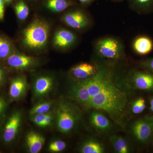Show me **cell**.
<instances>
[{"instance_id": "obj_3", "label": "cell", "mask_w": 153, "mask_h": 153, "mask_svg": "<svg viewBox=\"0 0 153 153\" xmlns=\"http://www.w3.org/2000/svg\"><path fill=\"white\" fill-rule=\"evenodd\" d=\"M49 31V25L47 22L36 18L23 31L22 44L31 51H42L48 44Z\"/></svg>"}, {"instance_id": "obj_26", "label": "cell", "mask_w": 153, "mask_h": 153, "mask_svg": "<svg viewBox=\"0 0 153 153\" xmlns=\"http://www.w3.org/2000/svg\"><path fill=\"white\" fill-rule=\"evenodd\" d=\"M66 144L64 141L56 140L51 142L48 147V151L51 153H59L66 149Z\"/></svg>"}, {"instance_id": "obj_17", "label": "cell", "mask_w": 153, "mask_h": 153, "mask_svg": "<svg viewBox=\"0 0 153 153\" xmlns=\"http://www.w3.org/2000/svg\"><path fill=\"white\" fill-rule=\"evenodd\" d=\"M129 7L139 15H146L153 12V0H127Z\"/></svg>"}, {"instance_id": "obj_31", "label": "cell", "mask_w": 153, "mask_h": 153, "mask_svg": "<svg viewBox=\"0 0 153 153\" xmlns=\"http://www.w3.org/2000/svg\"><path fill=\"white\" fill-rule=\"evenodd\" d=\"M4 1L0 0V20H2L4 16Z\"/></svg>"}, {"instance_id": "obj_21", "label": "cell", "mask_w": 153, "mask_h": 153, "mask_svg": "<svg viewBox=\"0 0 153 153\" xmlns=\"http://www.w3.org/2000/svg\"><path fill=\"white\" fill-rule=\"evenodd\" d=\"M57 102L54 100L47 99L35 103L29 111V115L45 114L49 112L55 108Z\"/></svg>"}, {"instance_id": "obj_15", "label": "cell", "mask_w": 153, "mask_h": 153, "mask_svg": "<svg viewBox=\"0 0 153 153\" xmlns=\"http://www.w3.org/2000/svg\"><path fill=\"white\" fill-rule=\"evenodd\" d=\"M89 121L92 127L101 132L108 131L112 127L110 121L100 111H94L91 113Z\"/></svg>"}, {"instance_id": "obj_12", "label": "cell", "mask_w": 153, "mask_h": 153, "mask_svg": "<svg viewBox=\"0 0 153 153\" xmlns=\"http://www.w3.org/2000/svg\"><path fill=\"white\" fill-rule=\"evenodd\" d=\"M77 40L75 33L67 29H60L55 32L52 42L56 48L66 50L74 47Z\"/></svg>"}, {"instance_id": "obj_4", "label": "cell", "mask_w": 153, "mask_h": 153, "mask_svg": "<svg viewBox=\"0 0 153 153\" xmlns=\"http://www.w3.org/2000/svg\"><path fill=\"white\" fill-rule=\"evenodd\" d=\"M24 117L23 111L19 108H15L7 114L0 126L1 146L10 149L17 143L22 132Z\"/></svg>"}, {"instance_id": "obj_34", "label": "cell", "mask_w": 153, "mask_h": 153, "mask_svg": "<svg viewBox=\"0 0 153 153\" xmlns=\"http://www.w3.org/2000/svg\"><path fill=\"white\" fill-rule=\"evenodd\" d=\"M149 144L152 147L153 149V133L152 134V136L151 137L150 140Z\"/></svg>"}, {"instance_id": "obj_23", "label": "cell", "mask_w": 153, "mask_h": 153, "mask_svg": "<svg viewBox=\"0 0 153 153\" xmlns=\"http://www.w3.org/2000/svg\"><path fill=\"white\" fill-rule=\"evenodd\" d=\"M15 12L17 17L21 21H24L27 18L30 13L29 7L24 0H19L15 7Z\"/></svg>"}, {"instance_id": "obj_1", "label": "cell", "mask_w": 153, "mask_h": 153, "mask_svg": "<svg viewBox=\"0 0 153 153\" xmlns=\"http://www.w3.org/2000/svg\"><path fill=\"white\" fill-rule=\"evenodd\" d=\"M127 102L125 93L112 82L90 100L86 109L104 111L113 119L119 121L125 111Z\"/></svg>"}, {"instance_id": "obj_32", "label": "cell", "mask_w": 153, "mask_h": 153, "mask_svg": "<svg viewBox=\"0 0 153 153\" xmlns=\"http://www.w3.org/2000/svg\"><path fill=\"white\" fill-rule=\"evenodd\" d=\"M82 7H87L91 5L97 0H77Z\"/></svg>"}, {"instance_id": "obj_20", "label": "cell", "mask_w": 153, "mask_h": 153, "mask_svg": "<svg viewBox=\"0 0 153 153\" xmlns=\"http://www.w3.org/2000/svg\"><path fill=\"white\" fill-rule=\"evenodd\" d=\"M110 141L116 152L129 153L132 151L131 145L125 138L121 136H111L110 138Z\"/></svg>"}, {"instance_id": "obj_35", "label": "cell", "mask_w": 153, "mask_h": 153, "mask_svg": "<svg viewBox=\"0 0 153 153\" xmlns=\"http://www.w3.org/2000/svg\"><path fill=\"white\" fill-rule=\"evenodd\" d=\"M4 1L5 4H8L13 1V0H4Z\"/></svg>"}, {"instance_id": "obj_14", "label": "cell", "mask_w": 153, "mask_h": 153, "mask_svg": "<svg viewBox=\"0 0 153 153\" xmlns=\"http://www.w3.org/2000/svg\"><path fill=\"white\" fill-rule=\"evenodd\" d=\"M44 136L35 130H30L25 137V144L27 151L30 153L40 152L45 144Z\"/></svg>"}, {"instance_id": "obj_25", "label": "cell", "mask_w": 153, "mask_h": 153, "mask_svg": "<svg viewBox=\"0 0 153 153\" xmlns=\"http://www.w3.org/2000/svg\"><path fill=\"white\" fill-rule=\"evenodd\" d=\"M146 108V102L142 97L136 99L132 102L131 109L132 112L135 114H139L144 111Z\"/></svg>"}, {"instance_id": "obj_37", "label": "cell", "mask_w": 153, "mask_h": 153, "mask_svg": "<svg viewBox=\"0 0 153 153\" xmlns=\"http://www.w3.org/2000/svg\"><path fill=\"white\" fill-rule=\"evenodd\" d=\"M3 153V151L1 150V149H0V153Z\"/></svg>"}, {"instance_id": "obj_16", "label": "cell", "mask_w": 153, "mask_h": 153, "mask_svg": "<svg viewBox=\"0 0 153 153\" xmlns=\"http://www.w3.org/2000/svg\"><path fill=\"white\" fill-rule=\"evenodd\" d=\"M132 46L134 52L143 56L148 55L152 51L153 41L149 36L141 35L134 38Z\"/></svg>"}, {"instance_id": "obj_18", "label": "cell", "mask_w": 153, "mask_h": 153, "mask_svg": "<svg viewBox=\"0 0 153 153\" xmlns=\"http://www.w3.org/2000/svg\"><path fill=\"white\" fill-rule=\"evenodd\" d=\"M77 5L75 0H45L44 6L54 13H61Z\"/></svg>"}, {"instance_id": "obj_2", "label": "cell", "mask_w": 153, "mask_h": 153, "mask_svg": "<svg viewBox=\"0 0 153 153\" xmlns=\"http://www.w3.org/2000/svg\"><path fill=\"white\" fill-rule=\"evenodd\" d=\"M82 114L79 107L72 101L60 98L55 106V125L58 131L69 134L76 130L81 121Z\"/></svg>"}, {"instance_id": "obj_19", "label": "cell", "mask_w": 153, "mask_h": 153, "mask_svg": "<svg viewBox=\"0 0 153 153\" xmlns=\"http://www.w3.org/2000/svg\"><path fill=\"white\" fill-rule=\"evenodd\" d=\"M79 152L81 153H103L105 149L103 145L95 138L87 139L80 145Z\"/></svg>"}, {"instance_id": "obj_24", "label": "cell", "mask_w": 153, "mask_h": 153, "mask_svg": "<svg viewBox=\"0 0 153 153\" xmlns=\"http://www.w3.org/2000/svg\"><path fill=\"white\" fill-rule=\"evenodd\" d=\"M11 103L7 94L0 93V126L5 118L8 108Z\"/></svg>"}, {"instance_id": "obj_28", "label": "cell", "mask_w": 153, "mask_h": 153, "mask_svg": "<svg viewBox=\"0 0 153 153\" xmlns=\"http://www.w3.org/2000/svg\"><path fill=\"white\" fill-rule=\"evenodd\" d=\"M55 121V107L49 112L47 113L42 128H46L53 125Z\"/></svg>"}, {"instance_id": "obj_5", "label": "cell", "mask_w": 153, "mask_h": 153, "mask_svg": "<svg viewBox=\"0 0 153 153\" xmlns=\"http://www.w3.org/2000/svg\"><path fill=\"white\" fill-rule=\"evenodd\" d=\"M96 53L99 57L109 60L123 59L125 56L122 41L112 36H106L97 40L94 45Z\"/></svg>"}, {"instance_id": "obj_38", "label": "cell", "mask_w": 153, "mask_h": 153, "mask_svg": "<svg viewBox=\"0 0 153 153\" xmlns=\"http://www.w3.org/2000/svg\"><path fill=\"white\" fill-rule=\"evenodd\" d=\"M152 117L153 120V115H152Z\"/></svg>"}, {"instance_id": "obj_6", "label": "cell", "mask_w": 153, "mask_h": 153, "mask_svg": "<svg viewBox=\"0 0 153 153\" xmlns=\"http://www.w3.org/2000/svg\"><path fill=\"white\" fill-rule=\"evenodd\" d=\"M61 20L69 27L79 31L88 30L93 25L91 16L77 4L69 8L61 17Z\"/></svg>"}, {"instance_id": "obj_33", "label": "cell", "mask_w": 153, "mask_h": 153, "mask_svg": "<svg viewBox=\"0 0 153 153\" xmlns=\"http://www.w3.org/2000/svg\"><path fill=\"white\" fill-rule=\"evenodd\" d=\"M149 110L153 114V96L151 97L149 99Z\"/></svg>"}, {"instance_id": "obj_8", "label": "cell", "mask_w": 153, "mask_h": 153, "mask_svg": "<svg viewBox=\"0 0 153 153\" xmlns=\"http://www.w3.org/2000/svg\"><path fill=\"white\" fill-rule=\"evenodd\" d=\"M4 61L8 68L13 71L20 72L34 70L41 66L42 63L40 58L28 56L17 51Z\"/></svg>"}, {"instance_id": "obj_13", "label": "cell", "mask_w": 153, "mask_h": 153, "mask_svg": "<svg viewBox=\"0 0 153 153\" xmlns=\"http://www.w3.org/2000/svg\"><path fill=\"white\" fill-rule=\"evenodd\" d=\"M97 66L88 63H82L72 67L69 71L70 76L74 81L84 80L94 76L97 72Z\"/></svg>"}, {"instance_id": "obj_9", "label": "cell", "mask_w": 153, "mask_h": 153, "mask_svg": "<svg viewBox=\"0 0 153 153\" xmlns=\"http://www.w3.org/2000/svg\"><path fill=\"white\" fill-rule=\"evenodd\" d=\"M132 134L137 142L145 146L149 145L153 133L152 115H146L135 121L131 126Z\"/></svg>"}, {"instance_id": "obj_36", "label": "cell", "mask_w": 153, "mask_h": 153, "mask_svg": "<svg viewBox=\"0 0 153 153\" xmlns=\"http://www.w3.org/2000/svg\"><path fill=\"white\" fill-rule=\"evenodd\" d=\"M110 1L114 2H120L123 1L124 0H110Z\"/></svg>"}, {"instance_id": "obj_11", "label": "cell", "mask_w": 153, "mask_h": 153, "mask_svg": "<svg viewBox=\"0 0 153 153\" xmlns=\"http://www.w3.org/2000/svg\"><path fill=\"white\" fill-rule=\"evenodd\" d=\"M30 88L27 79L25 75L19 74L10 80L8 96L11 102L20 101L25 98Z\"/></svg>"}, {"instance_id": "obj_10", "label": "cell", "mask_w": 153, "mask_h": 153, "mask_svg": "<svg viewBox=\"0 0 153 153\" xmlns=\"http://www.w3.org/2000/svg\"><path fill=\"white\" fill-rule=\"evenodd\" d=\"M130 87L134 90L153 92V74L144 69H134L128 76Z\"/></svg>"}, {"instance_id": "obj_7", "label": "cell", "mask_w": 153, "mask_h": 153, "mask_svg": "<svg viewBox=\"0 0 153 153\" xmlns=\"http://www.w3.org/2000/svg\"><path fill=\"white\" fill-rule=\"evenodd\" d=\"M56 85V79L52 74H44L36 76L32 81V101L36 103L49 98L54 92Z\"/></svg>"}, {"instance_id": "obj_22", "label": "cell", "mask_w": 153, "mask_h": 153, "mask_svg": "<svg viewBox=\"0 0 153 153\" xmlns=\"http://www.w3.org/2000/svg\"><path fill=\"white\" fill-rule=\"evenodd\" d=\"M15 51L10 40L5 36L0 35V60H5Z\"/></svg>"}, {"instance_id": "obj_30", "label": "cell", "mask_w": 153, "mask_h": 153, "mask_svg": "<svg viewBox=\"0 0 153 153\" xmlns=\"http://www.w3.org/2000/svg\"><path fill=\"white\" fill-rule=\"evenodd\" d=\"M7 80V72L6 68L0 65V89L4 87Z\"/></svg>"}, {"instance_id": "obj_27", "label": "cell", "mask_w": 153, "mask_h": 153, "mask_svg": "<svg viewBox=\"0 0 153 153\" xmlns=\"http://www.w3.org/2000/svg\"><path fill=\"white\" fill-rule=\"evenodd\" d=\"M139 66L141 69H144L153 74V57L145 58L138 62Z\"/></svg>"}, {"instance_id": "obj_29", "label": "cell", "mask_w": 153, "mask_h": 153, "mask_svg": "<svg viewBox=\"0 0 153 153\" xmlns=\"http://www.w3.org/2000/svg\"><path fill=\"white\" fill-rule=\"evenodd\" d=\"M47 113L38 114L30 116V120L37 126L42 128Z\"/></svg>"}]
</instances>
